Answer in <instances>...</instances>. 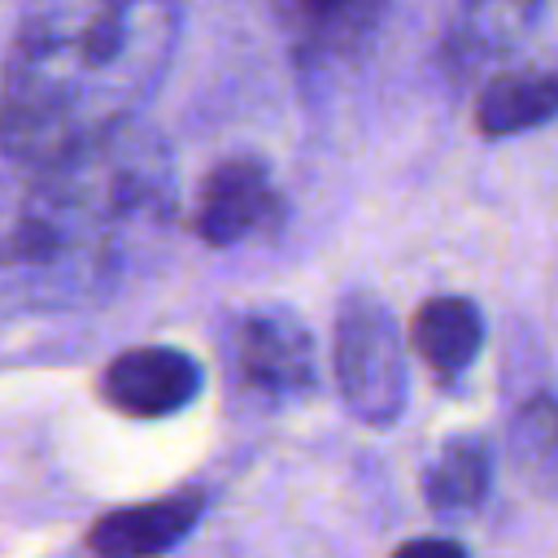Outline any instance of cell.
Returning a JSON list of instances; mask_svg holds the SVG:
<instances>
[{"label":"cell","instance_id":"1","mask_svg":"<svg viewBox=\"0 0 558 558\" xmlns=\"http://www.w3.org/2000/svg\"><path fill=\"white\" fill-rule=\"evenodd\" d=\"M179 26L183 0H22L0 70V153L39 170L135 126Z\"/></svg>","mask_w":558,"mask_h":558},{"label":"cell","instance_id":"2","mask_svg":"<svg viewBox=\"0 0 558 558\" xmlns=\"http://www.w3.org/2000/svg\"><path fill=\"white\" fill-rule=\"evenodd\" d=\"M170 209L174 161L166 144L126 126L35 170L0 231V275H17L44 301L100 296L148 257Z\"/></svg>","mask_w":558,"mask_h":558},{"label":"cell","instance_id":"3","mask_svg":"<svg viewBox=\"0 0 558 558\" xmlns=\"http://www.w3.org/2000/svg\"><path fill=\"white\" fill-rule=\"evenodd\" d=\"M331 362H336L340 397L353 410V418L371 427L397 423V414L405 410L410 371L388 301H379L375 292H353L340 301Z\"/></svg>","mask_w":558,"mask_h":558},{"label":"cell","instance_id":"4","mask_svg":"<svg viewBox=\"0 0 558 558\" xmlns=\"http://www.w3.org/2000/svg\"><path fill=\"white\" fill-rule=\"evenodd\" d=\"M235 379L266 401H296L314 388V336L288 310H248L231 331Z\"/></svg>","mask_w":558,"mask_h":558},{"label":"cell","instance_id":"5","mask_svg":"<svg viewBox=\"0 0 558 558\" xmlns=\"http://www.w3.org/2000/svg\"><path fill=\"white\" fill-rule=\"evenodd\" d=\"M279 214H283V196H279L266 161L240 153V157L218 161L201 179L196 209H192V231L205 244L227 248V244L275 231Z\"/></svg>","mask_w":558,"mask_h":558},{"label":"cell","instance_id":"6","mask_svg":"<svg viewBox=\"0 0 558 558\" xmlns=\"http://www.w3.org/2000/svg\"><path fill=\"white\" fill-rule=\"evenodd\" d=\"M201 392V366L174 344H135L118 353L100 375V397L126 418H166L192 405Z\"/></svg>","mask_w":558,"mask_h":558},{"label":"cell","instance_id":"7","mask_svg":"<svg viewBox=\"0 0 558 558\" xmlns=\"http://www.w3.org/2000/svg\"><path fill=\"white\" fill-rule=\"evenodd\" d=\"M201 510H205L201 488H179L157 501L118 506L87 527V549L96 558H161L196 527Z\"/></svg>","mask_w":558,"mask_h":558},{"label":"cell","instance_id":"8","mask_svg":"<svg viewBox=\"0 0 558 558\" xmlns=\"http://www.w3.org/2000/svg\"><path fill=\"white\" fill-rule=\"evenodd\" d=\"M384 4L388 0H275V13L296 61L331 65L353 61L371 44Z\"/></svg>","mask_w":558,"mask_h":558},{"label":"cell","instance_id":"9","mask_svg":"<svg viewBox=\"0 0 558 558\" xmlns=\"http://www.w3.org/2000/svg\"><path fill=\"white\" fill-rule=\"evenodd\" d=\"M545 0H453L445 31V65L458 78H471L484 65H497L541 17Z\"/></svg>","mask_w":558,"mask_h":558},{"label":"cell","instance_id":"10","mask_svg":"<svg viewBox=\"0 0 558 558\" xmlns=\"http://www.w3.org/2000/svg\"><path fill=\"white\" fill-rule=\"evenodd\" d=\"M410 344L436 379H458L484 344V314L466 296H432L410 323Z\"/></svg>","mask_w":558,"mask_h":558},{"label":"cell","instance_id":"11","mask_svg":"<svg viewBox=\"0 0 558 558\" xmlns=\"http://www.w3.org/2000/svg\"><path fill=\"white\" fill-rule=\"evenodd\" d=\"M554 118H558V65L497 74L493 83H484L475 105V131L488 140L536 131Z\"/></svg>","mask_w":558,"mask_h":558},{"label":"cell","instance_id":"12","mask_svg":"<svg viewBox=\"0 0 558 558\" xmlns=\"http://www.w3.org/2000/svg\"><path fill=\"white\" fill-rule=\"evenodd\" d=\"M506 458L519 484H527L545 501H558V397L536 392L514 410Z\"/></svg>","mask_w":558,"mask_h":558},{"label":"cell","instance_id":"13","mask_svg":"<svg viewBox=\"0 0 558 558\" xmlns=\"http://www.w3.org/2000/svg\"><path fill=\"white\" fill-rule=\"evenodd\" d=\"M488 484H493V458H488L484 440L458 436L432 458L423 493H427V506L436 514H466L484 501Z\"/></svg>","mask_w":558,"mask_h":558},{"label":"cell","instance_id":"14","mask_svg":"<svg viewBox=\"0 0 558 558\" xmlns=\"http://www.w3.org/2000/svg\"><path fill=\"white\" fill-rule=\"evenodd\" d=\"M392 558H466V549L458 541H449V536H414Z\"/></svg>","mask_w":558,"mask_h":558}]
</instances>
